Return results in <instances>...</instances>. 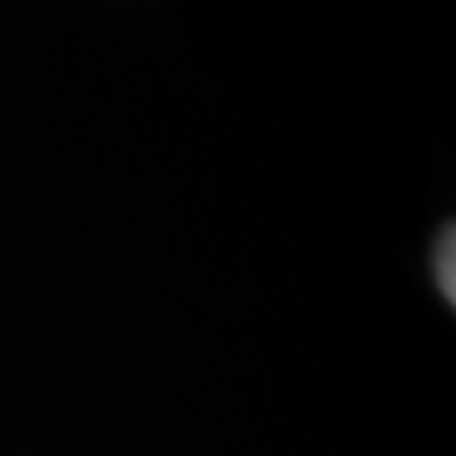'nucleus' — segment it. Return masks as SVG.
Segmentation results:
<instances>
[{"label": "nucleus", "mask_w": 456, "mask_h": 456, "mask_svg": "<svg viewBox=\"0 0 456 456\" xmlns=\"http://www.w3.org/2000/svg\"><path fill=\"white\" fill-rule=\"evenodd\" d=\"M437 285L445 293V301L456 305V232L452 224L441 232V244H437Z\"/></svg>", "instance_id": "obj_1"}]
</instances>
